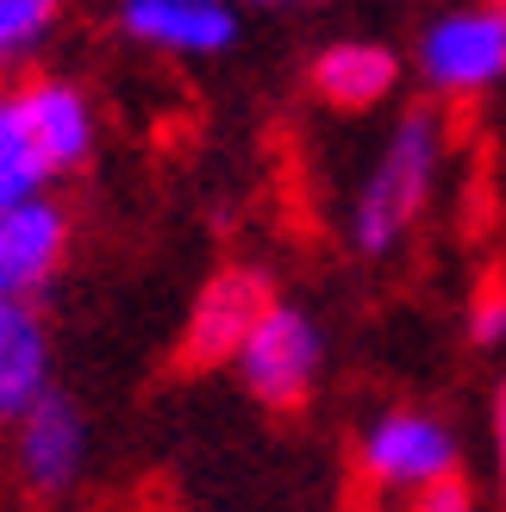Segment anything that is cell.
I'll return each instance as SVG.
<instances>
[{"instance_id": "6da1fadb", "label": "cell", "mask_w": 506, "mask_h": 512, "mask_svg": "<svg viewBox=\"0 0 506 512\" xmlns=\"http://www.w3.org/2000/svg\"><path fill=\"white\" fill-rule=\"evenodd\" d=\"M444 144H450V132H444L438 107H407L388 125L357 200H350V250L357 256H394L413 238V225L425 219V207L438 194Z\"/></svg>"}, {"instance_id": "7a4b0ae2", "label": "cell", "mask_w": 506, "mask_h": 512, "mask_svg": "<svg viewBox=\"0 0 506 512\" xmlns=\"http://www.w3.org/2000/svg\"><path fill=\"white\" fill-rule=\"evenodd\" d=\"M419 82L438 100H475L506 82V0L438 13L419 38Z\"/></svg>"}, {"instance_id": "3957f363", "label": "cell", "mask_w": 506, "mask_h": 512, "mask_svg": "<svg viewBox=\"0 0 506 512\" xmlns=\"http://www.w3.org/2000/svg\"><path fill=\"white\" fill-rule=\"evenodd\" d=\"M238 381L250 388V400L275 406V413H294V406H307V394L319 388V369H325V331L313 313H300V306L275 300L269 313L257 319V331L244 338L238 350Z\"/></svg>"}, {"instance_id": "277c9868", "label": "cell", "mask_w": 506, "mask_h": 512, "mask_svg": "<svg viewBox=\"0 0 506 512\" xmlns=\"http://www.w3.org/2000/svg\"><path fill=\"white\" fill-rule=\"evenodd\" d=\"M363 475L375 488H394V494H419L432 481L457 475V431L432 413H413V406H394L363 431Z\"/></svg>"}, {"instance_id": "5b68a950", "label": "cell", "mask_w": 506, "mask_h": 512, "mask_svg": "<svg viewBox=\"0 0 506 512\" xmlns=\"http://www.w3.org/2000/svg\"><path fill=\"white\" fill-rule=\"evenodd\" d=\"M275 306V288L263 269H219L207 288L194 294V313L182 331V363L188 369H219V363H238L244 338L257 331V319Z\"/></svg>"}, {"instance_id": "8992f818", "label": "cell", "mask_w": 506, "mask_h": 512, "mask_svg": "<svg viewBox=\"0 0 506 512\" xmlns=\"http://www.w3.org/2000/svg\"><path fill=\"white\" fill-rule=\"evenodd\" d=\"M19 425V438H13V463H19V481H25V494L32 500H63L75 481H82L88 469V425L82 413L50 388Z\"/></svg>"}, {"instance_id": "52a82bcc", "label": "cell", "mask_w": 506, "mask_h": 512, "mask_svg": "<svg viewBox=\"0 0 506 512\" xmlns=\"http://www.w3.org/2000/svg\"><path fill=\"white\" fill-rule=\"evenodd\" d=\"M125 38L163 57H219L238 44L232 0H119Z\"/></svg>"}, {"instance_id": "ba28073f", "label": "cell", "mask_w": 506, "mask_h": 512, "mask_svg": "<svg viewBox=\"0 0 506 512\" xmlns=\"http://www.w3.org/2000/svg\"><path fill=\"white\" fill-rule=\"evenodd\" d=\"M69 250V213L50 194L0 213V300H38Z\"/></svg>"}, {"instance_id": "9c48e42d", "label": "cell", "mask_w": 506, "mask_h": 512, "mask_svg": "<svg viewBox=\"0 0 506 512\" xmlns=\"http://www.w3.org/2000/svg\"><path fill=\"white\" fill-rule=\"evenodd\" d=\"M13 100H19V119L38 144V157L50 163V175H75L94 157L100 125H94L88 94L75 82H63V75H25L13 88Z\"/></svg>"}, {"instance_id": "30bf717a", "label": "cell", "mask_w": 506, "mask_h": 512, "mask_svg": "<svg viewBox=\"0 0 506 512\" xmlns=\"http://www.w3.org/2000/svg\"><path fill=\"white\" fill-rule=\"evenodd\" d=\"M307 88L319 94V107H332V113H369L400 88V57L375 38H338L313 57Z\"/></svg>"}, {"instance_id": "8fae6325", "label": "cell", "mask_w": 506, "mask_h": 512, "mask_svg": "<svg viewBox=\"0 0 506 512\" xmlns=\"http://www.w3.org/2000/svg\"><path fill=\"white\" fill-rule=\"evenodd\" d=\"M50 394V331L32 300H0V419H25Z\"/></svg>"}, {"instance_id": "7c38bea8", "label": "cell", "mask_w": 506, "mask_h": 512, "mask_svg": "<svg viewBox=\"0 0 506 512\" xmlns=\"http://www.w3.org/2000/svg\"><path fill=\"white\" fill-rule=\"evenodd\" d=\"M50 182H57V175H50V163L32 144V132H25L13 88H0V213L19 207V200H38Z\"/></svg>"}, {"instance_id": "4fadbf2b", "label": "cell", "mask_w": 506, "mask_h": 512, "mask_svg": "<svg viewBox=\"0 0 506 512\" xmlns=\"http://www.w3.org/2000/svg\"><path fill=\"white\" fill-rule=\"evenodd\" d=\"M63 0H0V69L32 63L57 32Z\"/></svg>"}, {"instance_id": "5bb4252c", "label": "cell", "mask_w": 506, "mask_h": 512, "mask_svg": "<svg viewBox=\"0 0 506 512\" xmlns=\"http://www.w3.org/2000/svg\"><path fill=\"white\" fill-rule=\"evenodd\" d=\"M469 344L475 350H500L506 344V281H488L469 300Z\"/></svg>"}, {"instance_id": "9a60e30c", "label": "cell", "mask_w": 506, "mask_h": 512, "mask_svg": "<svg viewBox=\"0 0 506 512\" xmlns=\"http://www.w3.org/2000/svg\"><path fill=\"white\" fill-rule=\"evenodd\" d=\"M407 512H475V494H469L463 475H444V481H432V488L407 494Z\"/></svg>"}, {"instance_id": "2e32d148", "label": "cell", "mask_w": 506, "mask_h": 512, "mask_svg": "<svg viewBox=\"0 0 506 512\" xmlns=\"http://www.w3.org/2000/svg\"><path fill=\"white\" fill-rule=\"evenodd\" d=\"M494 488H500V512H506V381L494 388Z\"/></svg>"}, {"instance_id": "e0dca14e", "label": "cell", "mask_w": 506, "mask_h": 512, "mask_svg": "<svg viewBox=\"0 0 506 512\" xmlns=\"http://www.w3.org/2000/svg\"><path fill=\"white\" fill-rule=\"evenodd\" d=\"M250 7H288V0H250Z\"/></svg>"}]
</instances>
